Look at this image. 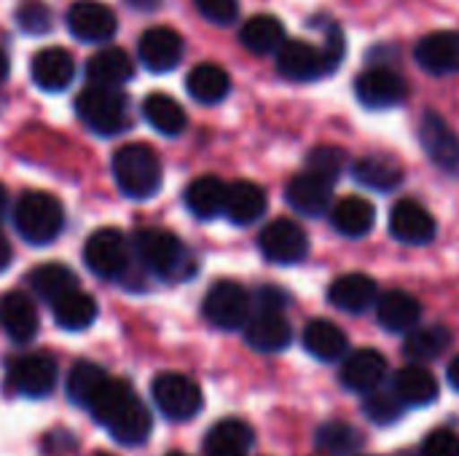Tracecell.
<instances>
[{
    "label": "cell",
    "instance_id": "6da1fadb",
    "mask_svg": "<svg viewBox=\"0 0 459 456\" xmlns=\"http://www.w3.org/2000/svg\"><path fill=\"white\" fill-rule=\"evenodd\" d=\"M86 411L124 446L145 443L153 427L151 411L137 398V392L124 379H113V376H108L105 384L94 392Z\"/></svg>",
    "mask_w": 459,
    "mask_h": 456
},
{
    "label": "cell",
    "instance_id": "7a4b0ae2",
    "mask_svg": "<svg viewBox=\"0 0 459 456\" xmlns=\"http://www.w3.org/2000/svg\"><path fill=\"white\" fill-rule=\"evenodd\" d=\"M137 261L164 282H183L196 274L194 253L167 228H140L134 234Z\"/></svg>",
    "mask_w": 459,
    "mask_h": 456
},
{
    "label": "cell",
    "instance_id": "3957f363",
    "mask_svg": "<svg viewBox=\"0 0 459 456\" xmlns=\"http://www.w3.org/2000/svg\"><path fill=\"white\" fill-rule=\"evenodd\" d=\"M113 177L124 196L151 199L159 194L164 169L159 153L145 142H129L113 153Z\"/></svg>",
    "mask_w": 459,
    "mask_h": 456
},
{
    "label": "cell",
    "instance_id": "277c9868",
    "mask_svg": "<svg viewBox=\"0 0 459 456\" xmlns=\"http://www.w3.org/2000/svg\"><path fill=\"white\" fill-rule=\"evenodd\" d=\"M13 226L27 245H51L65 228V207L54 194L27 191L13 207Z\"/></svg>",
    "mask_w": 459,
    "mask_h": 456
},
{
    "label": "cell",
    "instance_id": "5b68a950",
    "mask_svg": "<svg viewBox=\"0 0 459 456\" xmlns=\"http://www.w3.org/2000/svg\"><path fill=\"white\" fill-rule=\"evenodd\" d=\"M78 118L97 134L113 137L129 126V102L121 89L89 86L75 97Z\"/></svg>",
    "mask_w": 459,
    "mask_h": 456
},
{
    "label": "cell",
    "instance_id": "8992f818",
    "mask_svg": "<svg viewBox=\"0 0 459 456\" xmlns=\"http://www.w3.org/2000/svg\"><path fill=\"white\" fill-rule=\"evenodd\" d=\"M83 263L100 280H121L132 266V247L118 228H100L83 245Z\"/></svg>",
    "mask_w": 459,
    "mask_h": 456
},
{
    "label": "cell",
    "instance_id": "52a82bcc",
    "mask_svg": "<svg viewBox=\"0 0 459 456\" xmlns=\"http://www.w3.org/2000/svg\"><path fill=\"white\" fill-rule=\"evenodd\" d=\"M151 395L156 409L169 422H188L202 411V390L183 374H159L151 384Z\"/></svg>",
    "mask_w": 459,
    "mask_h": 456
},
{
    "label": "cell",
    "instance_id": "ba28073f",
    "mask_svg": "<svg viewBox=\"0 0 459 456\" xmlns=\"http://www.w3.org/2000/svg\"><path fill=\"white\" fill-rule=\"evenodd\" d=\"M250 306H253V298L242 285H237V282H215L204 296L202 312L215 328L239 331L250 320Z\"/></svg>",
    "mask_w": 459,
    "mask_h": 456
},
{
    "label": "cell",
    "instance_id": "9c48e42d",
    "mask_svg": "<svg viewBox=\"0 0 459 456\" xmlns=\"http://www.w3.org/2000/svg\"><path fill=\"white\" fill-rule=\"evenodd\" d=\"M56 379L59 371L51 355L32 352V355L13 357L8 363V382L22 398H32V400L48 398L51 390L56 387Z\"/></svg>",
    "mask_w": 459,
    "mask_h": 456
},
{
    "label": "cell",
    "instance_id": "30bf717a",
    "mask_svg": "<svg viewBox=\"0 0 459 456\" xmlns=\"http://www.w3.org/2000/svg\"><path fill=\"white\" fill-rule=\"evenodd\" d=\"M355 94H358L360 105H366L371 110H385V108H395V105L406 102L409 83L393 67L377 65V67H368L358 75Z\"/></svg>",
    "mask_w": 459,
    "mask_h": 456
},
{
    "label": "cell",
    "instance_id": "8fae6325",
    "mask_svg": "<svg viewBox=\"0 0 459 456\" xmlns=\"http://www.w3.org/2000/svg\"><path fill=\"white\" fill-rule=\"evenodd\" d=\"M258 247L264 253L266 261L272 263H299L307 258L309 253V239H307V231L290 220V218H280V220H272L261 237H258Z\"/></svg>",
    "mask_w": 459,
    "mask_h": 456
},
{
    "label": "cell",
    "instance_id": "7c38bea8",
    "mask_svg": "<svg viewBox=\"0 0 459 456\" xmlns=\"http://www.w3.org/2000/svg\"><path fill=\"white\" fill-rule=\"evenodd\" d=\"M67 30L83 43H105L116 35L118 19L100 0H78L67 11Z\"/></svg>",
    "mask_w": 459,
    "mask_h": 456
},
{
    "label": "cell",
    "instance_id": "4fadbf2b",
    "mask_svg": "<svg viewBox=\"0 0 459 456\" xmlns=\"http://www.w3.org/2000/svg\"><path fill=\"white\" fill-rule=\"evenodd\" d=\"M277 70L288 81H317L333 73L323 48L307 40H285L277 51Z\"/></svg>",
    "mask_w": 459,
    "mask_h": 456
},
{
    "label": "cell",
    "instance_id": "5bb4252c",
    "mask_svg": "<svg viewBox=\"0 0 459 456\" xmlns=\"http://www.w3.org/2000/svg\"><path fill=\"white\" fill-rule=\"evenodd\" d=\"M420 140L436 167L446 172H459V137L444 116L428 110L420 124Z\"/></svg>",
    "mask_w": 459,
    "mask_h": 456
},
{
    "label": "cell",
    "instance_id": "9a60e30c",
    "mask_svg": "<svg viewBox=\"0 0 459 456\" xmlns=\"http://www.w3.org/2000/svg\"><path fill=\"white\" fill-rule=\"evenodd\" d=\"M417 65L430 75H455L459 73V32L436 30L425 35L414 48Z\"/></svg>",
    "mask_w": 459,
    "mask_h": 456
},
{
    "label": "cell",
    "instance_id": "2e32d148",
    "mask_svg": "<svg viewBox=\"0 0 459 456\" xmlns=\"http://www.w3.org/2000/svg\"><path fill=\"white\" fill-rule=\"evenodd\" d=\"M436 231V218L414 199H401L390 212V234L403 245H428Z\"/></svg>",
    "mask_w": 459,
    "mask_h": 456
},
{
    "label": "cell",
    "instance_id": "e0dca14e",
    "mask_svg": "<svg viewBox=\"0 0 459 456\" xmlns=\"http://www.w3.org/2000/svg\"><path fill=\"white\" fill-rule=\"evenodd\" d=\"M137 54L151 73H169L183 59V38L172 27H151L137 43Z\"/></svg>",
    "mask_w": 459,
    "mask_h": 456
},
{
    "label": "cell",
    "instance_id": "ac0fdd59",
    "mask_svg": "<svg viewBox=\"0 0 459 456\" xmlns=\"http://www.w3.org/2000/svg\"><path fill=\"white\" fill-rule=\"evenodd\" d=\"M387 360L377 349H358L342 366V384L350 392H377L385 382Z\"/></svg>",
    "mask_w": 459,
    "mask_h": 456
},
{
    "label": "cell",
    "instance_id": "d6986e66",
    "mask_svg": "<svg viewBox=\"0 0 459 456\" xmlns=\"http://www.w3.org/2000/svg\"><path fill=\"white\" fill-rule=\"evenodd\" d=\"M0 328L13 344H30L40 328L35 304L24 293H5L0 298Z\"/></svg>",
    "mask_w": 459,
    "mask_h": 456
},
{
    "label": "cell",
    "instance_id": "ffe728a7",
    "mask_svg": "<svg viewBox=\"0 0 459 456\" xmlns=\"http://www.w3.org/2000/svg\"><path fill=\"white\" fill-rule=\"evenodd\" d=\"M331 194H333V183H328L325 177L312 175V172H307V169H304L301 175H296V177L288 183V188H285L288 204H290L296 212L307 215V218L323 215V212L331 207Z\"/></svg>",
    "mask_w": 459,
    "mask_h": 456
},
{
    "label": "cell",
    "instance_id": "44dd1931",
    "mask_svg": "<svg viewBox=\"0 0 459 456\" xmlns=\"http://www.w3.org/2000/svg\"><path fill=\"white\" fill-rule=\"evenodd\" d=\"M245 341L255 352H282L293 341V328L282 312H258L245 325Z\"/></svg>",
    "mask_w": 459,
    "mask_h": 456
},
{
    "label": "cell",
    "instance_id": "7402d4cb",
    "mask_svg": "<svg viewBox=\"0 0 459 456\" xmlns=\"http://www.w3.org/2000/svg\"><path fill=\"white\" fill-rule=\"evenodd\" d=\"M30 75H32L38 89H43V91H62V89L70 86V81L75 75V62H73V56L65 48L51 46V48H43V51H38L32 56Z\"/></svg>",
    "mask_w": 459,
    "mask_h": 456
},
{
    "label": "cell",
    "instance_id": "603a6c76",
    "mask_svg": "<svg viewBox=\"0 0 459 456\" xmlns=\"http://www.w3.org/2000/svg\"><path fill=\"white\" fill-rule=\"evenodd\" d=\"M86 78L91 86H100V89H121L126 81L134 78L132 56L118 46H108L89 59Z\"/></svg>",
    "mask_w": 459,
    "mask_h": 456
},
{
    "label": "cell",
    "instance_id": "cb8c5ba5",
    "mask_svg": "<svg viewBox=\"0 0 459 456\" xmlns=\"http://www.w3.org/2000/svg\"><path fill=\"white\" fill-rule=\"evenodd\" d=\"M379 288L374 282V277L368 274H342L339 280H333V285L328 288V301L350 314H360L366 309H371L377 304Z\"/></svg>",
    "mask_w": 459,
    "mask_h": 456
},
{
    "label": "cell",
    "instance_id": "d4e9b609",
    "mask_svg": "<svg viewBox=\"0 0 459 456\" xmlns=\"http://www.w3.org/2000/svg\"><path fill=\"white\" fill-rule=\"evenodd\" d=\"M377 317L382 328L390 333H411L420 325L422 304L406 290H387L377 298Z\"/></svg>",
    "mask_w": 459,
    "mask_h": 456
},
{
    "label": "cell",
    "instance_id": "484cf974",
    "mask_svg": "<svg viewBox=\"0 0 459 456\" xmlns=\"http://www.w3.org/2000/svg\"><path fill=\"white\" fill-rule=\"evenodd\" d=\"M231 223L237 226H250L266 212V191L258 183L250 180H237L226 191V210Z\"/></svg>",
    "mask_w": 459,
    "mask_h": 456
},
{
    "label": "cell",
    "instance_id": "4316f807",
    "mask_svg": "<svg viewBox=\"0 0 459 456\" xmlns=\"http://www.w3.org/2000/svg\"><path fill=\"white\" fill-rule=\"evenodd\" d=\"M352 175L360 185L371 188V191H395L403 183V167L385 153H371L363 156L352 164Z\"/></svg>",
    "mask_w": 459,
    "mask_h": 456
},
{
    "label": "cell",
    "instance_id": "83f0119b",
    "mask_svg": "<svg viewBox=\"0 0 459 456\" xmlns=\"http://www.w3.org/2000/svg\"><path fill=\"white\" fill-rule=\"evenodd\" d=\"M226 191H229V185L221 177L202 175L194 183H188L183 199H186L188 212H194L199 220H212L215 215H221L226 210Z\"/></svg>",
    "mask_w": 459,
    "mask_h": 456
},
{
    "label": "cell",
    "instance_id": "f1b7e54d",
    "mask_svg": "<svg viewBox=\"0 0 459 456\" xmlns=\"http://www.w3.org/2000/svg\"><path fill=\"white\" fill-rule=\"evenodd\" d=\"M374 220H377V210L363 196H344L342 202L333 204V212H331L333 228L350 239L366 237L374 228Z\"/></svg>",
    "mask_w": 459,
    "mask_h": 456
},
{
    "label": "cell",
    "instance_id": "f546056e",
    "mask_svg": "<svg viewBox=\"0 0 459 456\" xmlns=\"http://www.w3.org/2000/svg\"><path fill=\"white\" fill-rule=\"evenodd\" d=\"M253 430L242 419H223L218 422L204 438L207 456H247L253 449Z\"/></svg>",
    "mask_w": 459,
    "mask_h": 456
},
{
    "label": "cell",
    "instance_id": "4dcf8cb0",
    "mask_svg": "<svg viewBox=\"0 0 459 456\" xmlns=\"http://www.w3.org/2000/svg\"><path fill=\"white\" fill-rule=\"evenodd\" d=\"M186 89L188 94L202 102V105H218L221 99L229 97L231 91V78L229 73L221 67V65H212V62H202L196 65L188 78H186Z\"/></svg>",
    "mask_w": 459,
    "mask_h": 456
},
{
    "label": "cell",
    "instance_id": "1f68e13d",
    "mask_svg": "<svg viewBox=\"0 0 459 456\" xmlns=\"http://www.w3.org/2000/svg\"><path fill=\"white\" fill-rule=\"evenodd\" d=\"M347 347H350L347 333L331 320H312L304 328V349L323 363H333L344 357Z\"/></svg>",
    "mask_w": 459,
    "mask_h": 456
},
{
    "label": "cell",
    "instance_id": "d6a6232c",
    "mask_svg": "<svg viewBox=\"0 0 459 456\" xmlns=\"http://www.w3.org/2000/svg\"><path fill=\"white\" fill-rule=\"evenodd\" d=\"M393 392L403 406H430L438 398V382L428 368L409 366L395 374Z\"/></svg>",
    "mask_w": 459,
    "mask_h": 456
},
{
    "label": "cell",
    "instance_id": "836d02e7",
    "mask_svg": "<svg viewBox=\"0 0 459 456\" xmlns=\"http://www.w3.org/2000/svg\"><path fill=\"white\" fill-rule=\"evenodd\" d=\"M239 40H242V46L247 51H253L258 56H266V54H277L288 38H285V27H282L280 19L269 16V13H258V16L245 22L242 32H239Z\"/></svg>",
    "mask_w": 459,
    "mask_h": 456
},
{
    "label": "cell",
    "instance_id": "e575fe53",
    "mask_svg": "<svg viewBox=\"0 0 459 456\" xmlns=\"http://www.w3.org/2000/svg\"><path fill=\"white\" fill-rule=\"evenodd\" d=\"M143 116L164 137H178L188 126V116L183 105L169 94H148L143 102Z\"/></svg>",
    "mask_w": 459,
    "mask_h": 456
},
{
    "label": "cell",
    "instance_id": "d590c367",
    "mask_svg": "<svg viewBox=\"0 0 459 456\" xmlns=\"http://www.w3.org/2000/svg\"><path fill=\"white\" fill-rule=\"evenodd\" d=\"M51 314H54V323L62 328V331H86L94 325L97 320V301L83 293L81 288L67 293L65 298H59L56 304H51Z\"/></svg>",
    "mask_w": 459,
    "mask_h": 456
},
{
    "label": "cell",
    "instance_id": "8d00e7d4",
    "mask_svg": "<svg viewBox=\"0 0 459 456\" xmlns=\"http://www.w3.org/2000/svg\"><path fill=\"white\" fill-rule=\"evenodd\" d=\"M30 288L35 290L38 298H43L48 304H56L67 293L78 290V280L62 263H43V266H35L30 271Z\"/></svg>",
    "mask_w": 459,
    "mask_h": 456
},
{
    "label": "cell",
    "instance_id": "74e56055",
    "mask_svg": "<svg viewBox=\"0 0 459 456\" xmlns=\"http://www.w3.org/2000/svg\"><path fill=\"white\" fill-rule=\"evenodd\" d=\"M455 341V333L446 328V325H425V328H414L409 336H406V344H403V352L417 360V363H425V360H436L441 357Z\"/></svg>",
    "mask_w": 459,
    "mask_h": 456
},
{
    "label": "cell",
    "instance_id": "f35d334b",
    "mask_svg": "<svg viewBox=\"0 0 459 456\" xmlns=\"http://www.w3.org/2000/svg\"><path fill=\"white\" fill-rule=\"evenodd\" d=\"M363 443L360 430L347 422H325L315 435L317 452L325 456H358Z\"/></svg>",
    "mask_w": 459,
    "mask_h": 456
},
{
    "label": "cell",
    "instance_id": "ab89813d",
    "mask_svg": "<svg viewBox=\"0 0 459 456\" xmlns=\"http://www.w3.org/2000/svg\"><path fill=\"white\" fill-rule=\"evenodd\" d=\"M108 374L97 363H75V368L67 376V395L75 406L86 409L94 392L105 384Z\"/></svg>",
    "mask_w": 459,
    "mask_h": 456
},
{
    "label": "cell",
    "instance_id": "60d3db41",
    "mask_svg": "<svg viewBox=\"0 0 459 456\" xmlns=\"http://www.w3.org/2000/svg\"><path fill=\"white\" fill-rule=\"evenodd\" d=\"M344 169V151L333 148V145H317L315 151H309L307 156V172L325 177L328 183L336 185L339 175Z\"/></svg>",
    "mask_w": 459,
    "mask_h": 456
},
{
    "label": "cell",
    "instance_id": "b9f144b4",
    "mask_svg": "<svg viewBox=\"0 0 459 456\" xmlns=\"http://www.w3.org/2000/svg\"><path fill=\"white\" fill-rule=\"evenodd\" d=\"M403 409H406V406L395 398L393 390H390V392H382V390L371 392L368 400H366V406H363L366 417H368L374 425H393V422H398V419L403 417Z\"/></svg>",
    "mask_w": 459,
    "mask_h": 456
},
{
    "label": "cell",
    "instance_id": "7bdbcfd3",
    "mask_svg": "<svg viewBox=\"0 0 459 456\" xmlns=\"http://www.w3.org/2000/svg\"><path fill=\"white\" fill-rule=\"evenodd\" d=\"M16 22L27 35H43L51 30V8L40 0H24L16 8Z\"/></svg>",
    "mask_w": 459,
    "mask_h": 456
},
{
    "label": "cell",
    "instance_id": "ee69618b",
    "mask_svg": "<svg viewBox=\"0 0 459 456\" xmlns=\"http://www.w3.org/2000/svg\"><path fill=\"white\" fill-rule=\"evenodd\" d=\"M199 13L212 24H231L239 16V0H194Z\"/></svg>",
    "mask_w": 459,
    "mask_h": 456
},
{
    "label": "cell",
    "instance_id": "f6af8a7d",
    "mask_svg": "<svg viewBox=\"0 0 459 456\" xmlns=\"http://www.w3.org/2000/svg\"><path fill=\"white\" fill-rule=\"evenodd\" d=\"M422 456H459V438L452 430H433L422 443Z\"/></svg>",
    "mask_w": 459,
    "mask_h": 456
},
{
    "label": "cell",
    "instance_id": "bcb514c9",
    "mask_svg": "<svg viewBox=\"0 0 459 456\" xmlns=\"http://www.w3.org/2000/svg\"><path fill=\"white\" fill-rule=\"evenodd\" d=\"M320 48H323V54H325V59H328V65H331V70L336 73V70L342 67V59H344V32H342L339 24H331V27H328V32H325V46H320Z\"/></svg>",
    "mask_w": 459,
    "mask_h": 456
},
{
    "label": "cell",
    "instance_id": "7dc6e473",
    "mask_svg": "<svg viewBox=\"0 0 459 456\" xmlns=\"http://www.w3.org/2000/svg\"><path fill=\"white\" fill-rule=\"evenodd\" d=\"M255 304L261 312H282L288 306V296L280 288H261L255 293Z\"/></svg>",
    "mask_w": 459,
    "mask_h": 456
},
{
    "label": "cell",
    "instance_id": "c3c4849f",
    "mask_svg": "<svg viewBox=\"0 0 459 456\" xmlns=\"http://www.w3.org/2000/svg\"><path fill=\"white\" fill-rule=\"evenodd\" d=\"M11 258H13L11 245H8V239L3 237V231H0V271H5V269L11 266Z\"/></svg>",
    "mask_w": 459,
    "mask_h": 456
},
{
    "label": "cell",
    "instance_id": "681fc988",
    "mask_svg": "<svg viewBox=\"0 0 459 456\" xmlns=\"http://www.w3.org/2000/svg\"><path fill=\"white\" fill-rule=\"evenodd\" d=\"M134 11H156L161 5V0H126Z\"/></svg>",
    "mask_w": 459,
    "mask_h": 456
},
{
    "label": "cell",
    "instance_id": "f907efd6",
    "mask_svg": "<svg viewBox=\"0 0 459 456\" xmlns=\"http://www.w3.org/2000/svg\"><path fill=\"white\" fill-rule=\"evenodd\" d=\"M446 376H449V384L455 387L459 392V355L449 363V371H446Z\"/></svg>",
    "mask_w": 459,
    "mask_h": 456
},
{
    "label": "cell",
    "instance_id": "816d5d0a",
    "mask_svg": "<svg viewBox=\"0 0 459 456\" xmlns=\"http://www.w3.org/2000/svg\"><path fill=\"white\" fill-rule=\"evenodd\" d=\"M5 212H8V191L5 185H0V223L5 220Z\"/></svg>",
    "mask_w": 459,
    "mask_h": 456
},
{
    "label": "cell",
    "instance_id": "f5cc1de1",
    "mask_svg": "<svg viewBox=\"0 0 459 456\" xmlns=\"http://www.w3.org/2000/svg\"><path fill=\"white\" fill-rule=\"evenodd\" d=\"M5 75H8V56L0 51V81H3Z\"/></svg>",
    "mask_w": 459,
    "mask_h": 456
},
{
    "label": "cell",
    "instance_id": "db71d44e",
    "mask_svg": "<svg viewBox=\"0 0 459 456\" xmlns=\"http://www.w3.org/2000/svg\"><path fill=\"white\" fill-rule=\"evenodd\" d=\"M167 456H188V454H183V452H169Z\"/></svg>",
    "mask_w": 459,
    "mask_h": 456
},
{
    "label": "cell",
    "instance_id": "11a10c76",
    "mask_svg": "<svg viewBox=\"0 0 459 456\" xmlns=\"http://www.w3.org/2000/svg\"><path fill=\"white\" fill-rule=\"evenodd\" d=\"M97 456H110V454H97Z\"/></svg>",
    "mask_w": 459,
    "mask_h": 456
},
{
    "label": "cell",
    "instance_id": "9f6ffc18",
    "mask_svg": "<svg viewBox=\"0 0 459 456\" xmlns=\"http://www.w3.org/2000/svg\"><path fill=\"white\" fill-rule=\"evenodd\" d=\"M420 456H422V454H420Z\"/></svg>",
    "mask_w": 459,
    "mask_h": 456
}]
</instances>
